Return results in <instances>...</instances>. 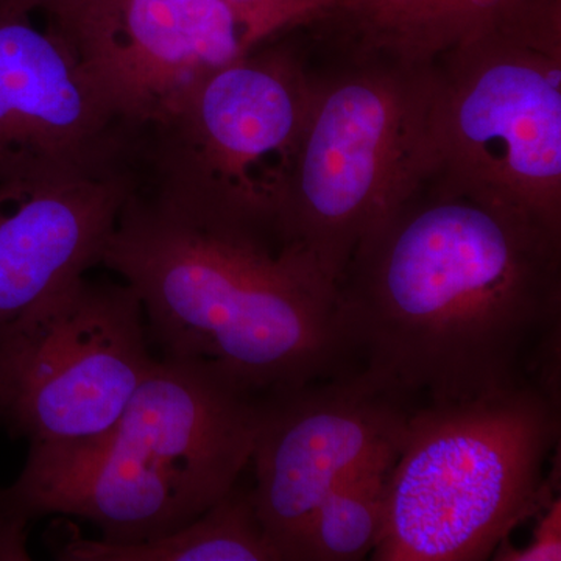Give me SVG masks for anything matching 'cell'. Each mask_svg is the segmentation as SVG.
Listing matches in <instances>:
<instances>
[{
	"label": "cell",
	"mask_w": 561,
	"mask_h": 561,
	"mask_svg": "<svg viewBox=\"0 0 561 561\" xmlns=\"http://www.w3.org/2000/svg\"><path fill=\"white\" fill-rule=\"evenodd\" d=\"M149 337L128 284L81 276L0 327V416L35 451L98 440L149 371Z\"/></svg>",
	"instance_id": "obj_8"
},
{
	"label": "cell",
	"mask_w": 561,
	"mask_h": 561,
	"mask_svg": "<svg viewBox=\"0 0 561 561\" xmlns=\"http://www.w3.org/2000/svg\"><path fill=\"white\" fill-rule=\"evenodd\" d=\"M250 22L267 39L278 38L287 28L320 21L335 0H220Z\"/></svg>",
	"instance_id": "obj_17"
},
{
	"label": "cell",
	"mask_w": 561,
	"mask_h": 561,
	"mask_svg": "<svg viewBox=\"0 0 561 561\" xmlns=\"http://www.w3.org/2000/svg\"><path fill=\"white\" fill-rule=\"evenodd\" d=\"M560 394L526 387L413 411L376 561H481L552 500Z\"/></svg>",
	"instance_id": "obj_5"
},
{
	"label": "cell",
	"mask_w": 561,
	"mask_h": 561,
	"mask_svg": "<svg viewBox=\"0 0 561 561\" xmlns=\"http://www.w3.org/2000/svg\"><path fill=\"white\" fill-rule=\"evenodd\" d=\"M262 400L209 362L153 359L113 430L76 448L28 451L2 504L20 522L66 515L103 540L146 541L201 516L239 483Z\"/></svg>",
	"instance_id": "obj_3"
},
{
	"label": "cell",
	"mask_w": 561,
	"mask_h": 561,
	"mask_svg": "<svg viewBox=\"0 0 561 561\" xmlns=\"http://www.w3.org/2000/svg\"><path fill=\"white\" fill-rule=\"evenodd\" d=\"M393 465L356 472L328 491L287 542L284 561H357L375 551Z\"/></svg>",
	"instance_id": "obj_15"
},
{
	"label": "cell",
	"mask_w": 561,
	"mask_h": 561,
	"mask_svg": "<svg viewBox=\"0 0 561 561\" xmlns=\"http://www.w3.org/2000/svg\"><path fill=\"white\" fill-rule=\"evenodd\" d=\"M316 72L287 44H261L214 70L138 128L135 194L197 221L276 236Z\"/></svg>",
	"instance_id": "obj_6"
},
{
	"label": "cell",
	"mask_w": 561,
	"mask_h": 561,
	"mask_svg": "<svg viewBox=\"0 0 561 561\" xmlns=\"http://www.w3.org/2000/svg\"><path fill=\"white\" fill-rule=\"evenodd\" d=\"M101 265L136 291L165 357L209 362L256 393L345 373L337 287L271 236L186 220L133 192Z\"/></svg>",
	"instance_id": "obj_2"
},
{
	"label": "cell",
	"mask_w": 561,
	"mask_h": 561,
	"mask_svg": "<svg viewBox=\"0 0 561 561\" xmlns=\"http://www.w3.org/2000/svg\"><path fill=\"white\" fill-rule=\"evenodd\" d=\"M335 323L404 401L560 394L561 234L431 179L354 251Z\"/></svg>",
	"instance_id": "obj_1"
},
{
	"label": "cell",
	"mask_w": 561,
	"mask_h": 561,
	"mask_svg": "<svg viewBox=\"0 0 561 561\" xmlns=\"http://www.w3.org/2000/svg\"><path fill=\"white\" fill-rule=\"evenodd\" d=\"M541 518L529 545L515 548L507 538L493 552L494 560L500 561H560L561 560V501L552 497L545 505Z\"/></svg>",
	"instance_id": "obj_18"
},
{
	"label": "cell",
	"mask_w": 561,
	"mask_h": 561,
	"mask_svg": "<svg viewBox=\"0 0 561 561\" xmlns=\"http://www.w3.org/2000/svg\"><path fill=\"white\" fill-rule=\"evenodd\" d=\"M0 2V183L127 164L128 130L57 25Z\"/></svg>",
	"instance_id": "obj_10"
},
{
	"label": "cell",
	"mask_w": 561,
	"mask_h": 561,
	"mask_svg": "<svg viewBox=\"0 0 561 561\" xmlns=\"http://www.w3.org/2000/svg\"><path fill=\"white\" fill-rule=\"evenodd\" d=\"M66 561H279L257 518L251 490L234 486L179 529L146 541L88 540L73 534L58 551Z\"/></svg>",
	"instance_id": "obj_14"
},
{
	"label": "cell",
	"mask_w": 561,
	"mask_h": 561,
	"mask_svg": "<svg viewBox=\"0 0 561 561\" xmlns=\"http://www.w3.org/2000/svg\"><path fill=\"white\" fill-rule=\"evenodd\" d=\"M435 66L432 179L561 234V2L476 33Z\"/></svg>",
	"instance_id": "obj_7"
},
{
	"label": "cell",
	"mask_w": 561,
	"mask_h": 561,
	"mask_svg": "<svg viewBox=\"0 0 561 561\" xmlns=\"http://www.w3.org/2000/svg\"><path fill=\"white\" fill-rule=\"evenodd\" d=\"M411 415L404 400L360 370L262 400L251 497L279 561L328 491L356 472L394 463Z\"/></svg>",
	"instance_id": "obj_9"
},
{
	"label": "cell",
	"mask_w": 561,
	"mask_h": 561,
	"mask_svg": "<svg viewBox=\"0 0 561 561\" xmlns=\"http://www.w3.org/2000/svg\"><path fill=\"white\" fill-rule=\"evenodd\" d=\"M133 192L128 165L0 183V327L101 264Z\"/></svg>",
	"instance_id": "obj_11"
},
{
	"label": "cell",
	"mask_w": 561,
	"mask_h": 561,
	"mask_svg": "<svg viewBox=\"0 0 561 561\" xmlns=\"http://www.w3.org/2000/svg\"><path fill=\"white\" fill-rule=\"evenodd\" d=\"M560 0H335L319 22L334 24L343 50L432 62L476 33Z\"/></svg>",
	"instance_id": "obj_13"
},
{
	"label": "cell",
	"mask_w": 561,
	"mask_h": 561,
	"mask_svg": "<svg viewBox=\"0 0 561 561\" xmlns=\"http://www.w3.org/2000/svg\"><path fill=\"white\" fill-rule=\"evenodd\" d=\"M57 25L90 57L113 24L119 0H0Z\"/></svg>",
	"instance_id": "obj_16"
},
{
	"label": "cell",
	"mask_w": 561,
	"mask_h": 561,
	"mask_svg": "<svg viewBox=\"0 0 561 561\" xmlns=\"http://www.w3.org/2000/svg\"><path fill=\"white\" fill-rule=\"evenodd\" d=\"M313 77L276 236L337 287L365 236L437 171L435 61L345 50Z\"/></svg>",
	"instance_id": "obj_4"
},
{
	"label": "cell",
	"mask_w": 561,
	"mask_h": 561,
	"mask_svg": "<svg viewBox=\"0 0 561 561\" xmlns=\"http://www.w3.org/2000/svg\"><path fill=\"white\" fill-rule=\"evenodd\" d=\"M267 41L220 0H119L88 62L133 136L192 84Z\"/></svg>",
	"instance_id": "obj_12"
}]
</instances>
